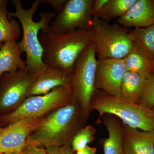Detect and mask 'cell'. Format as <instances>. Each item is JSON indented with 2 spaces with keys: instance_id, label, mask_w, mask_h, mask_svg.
<instances>
[{
  "instance_id": "obj_1",
  "label": "cell",
  "mask_w": 154,
  "mask_h": 154,
  "mask_svg": "<svg viewBox=\"0 0 154 154\" xmlns=\"http://www.w3.org/2000/svg\"><path fill=\"white\" fill-rule=\"evenodd\" d=\"M76 100L55 109L45 116L31 133L27 144L45 148L71 143L77 132L85 126L89 116Z\"/></svg>"
},
{
  "instance_id": "obj_2",
  "label": "cell",
  "mask_w": 154,
  "mask_h": 154,
  "mask_svg": "<svg viewBox=\"0 0 154 154\" xmlns=\"http://www.w3.org/2000/svg\"><path fill=\"white\" fill-rule=\"evenodd\" d=\"M12 3L16 11L14 13L7 11V15L10 19H18L22 27L23 36L22 40L18 42L20 52L26 54L27 68L33 73L38 74L47 66L42 61L43 49L38 39V32L47 30L55 14L41 11L39 21L35 22L33 19V15L41 4V1H34L27 10L23 9L20 0H13Z\"/></svg>"
},
{
  "instance_id": "obj_3",
  "label": "cell",
  "mask_w": 154,
  "mask_h": 154,
  "mask_svg": "<svg viewBox=\"0 0 154 154\" xmlns=\"http://www.w3.org/2000/svg\"><path fill=\"white\" fill-rule=\"evenodd\" d=\"M41 33L38 39L43 49V63L70 72L81 54L92 43L94 37L92 28L61 34L47 31H41Z\"/></svg>"
},
{
  "instance_id": "obj_4",
  "label": "cell",
  "mask_w": 154,
  "mask_h": 154,
  "mask_svg": "<svg viewBox=\"0 0 154 154\" xmlns=\"http://www.w3.org/2000/svg\"><path fill=\"white\" fill-rule=\"evenodd\" d=\"M90 110L98 113L97 123L105 114L118 117L127 126L146 131H154V112L141 104L122 98L111 96L100 90L94 93L90 103Z\"/></svg>"
},
{
  "instance_id": "obj_5",
  "label": "cell",
  "mask_w": 154,
  "mask_h": 154,
  "mask_svg": "<svg viewBox=\"0 0 154 154\" xmlns=\"http://www.w3.org/2000/svg\"><path fill=\"white\" fill-rule=\"evenodd\" d=\"M92 26V43L99 59H123L132 48L133 42L126 28L110 25L97 17H93Z\"/></svg>"
},
{
  "instance_id": "obj_6",
  "label": "cell",
  "mask_w": 154,
  "mask_h": 154,
  "mask_svg": "<svg viewBox=\"0 0 154 154\" xmlns=\"http://www.w3.org/2000/svg\"><path fill=\"white\" fill-rule=\"evenodd\" d=\"M74 100L71 90L65 87H58L44 95L27 97L15 110L0 119L10 124L21 119L43 118Z\"/></svg>"
},
{
  "instance_id": "obj_7",
  "label": "cell",
  "mask_w": 154,
  "mask_h": 154,
  "mask_svg": "<svg viewBox=\"0 0 154 154\" xmlns=\"http://www.w3.org/2000/svg\"><path fill=\"white\" fill-rule=\"evenodd\" d=\"M94 46L91 43L82 52L71 72L72 91L86 114L89 115L90 103L95 92V79L97 61Z\"/></svg>"
},
{
  "instance_id": "obj_8",
  "label": "cell",
  "mask_w": 154,
  "mask_h": 154,
  "mask_svg": "<svg viewBox=\"0 0 154 154\" xmlns=\"http://www.w3.org/2000/svg\"><path fill=\"white\" fill-rule=\"evenodd\" d=\"M94 2V0H67L63 8L45 31L61 34L91 29Z\"/></svg>"
},
{
  "instance_id": "obj_9",
  "label": "cell",
  "mask_w": 154,
  "mask_h": 154,
  "mask_svg": "<svg viewBox=\"0 0 154 154\" xmlns=\"http://www.w3.org/2000/svg\"><path fill=\"white\" fill-rule=\"evenodd\" d=\"M27 67L0 78V111L15 110L27 97L30 87L37 78Z\"/></svg>"
},
{
  "instance_id": "obj_10",
  "label": "cell",
  "mask_w": 154,
  "mask_h": 154,
  "mask_svg": "<svg viewBox=\"0 0 154 154\" xmlns=\"http://www.w3.org/2000/svg\"><path fill=\"white\" fill-rule=\"evenodd\" d=\"M44 117L38 119H21L1 128L0 152L8 154L23 151L30 134L36 129Z\"/></svg>"
},
{
  "instance_id": "obj_11",
  "label": "cell",
  "mask_w": 154,
  "mask_h": 154,
  "mask_svg": "<svg viewBox=\"0 0 154 154\" xmlns=\"http://www.w3.org/2000/svg\"><path fill=\"white\" fill-rule=\"evenodd\" d=\"M126 72L122 59H98L95 91L100 90L111 96L121 97L122 82Z\"/></svg>"
},
{
  "instance_id": "obj_12",
  "label": "cell",
  "mask_w": 154,
  "mask_h": 154,
  "mask_svg": "<svg viewBox=\"0 0 154 154\" xmlns=\"http://www.w3.org/2000/svg\"><path fill=\"white\" fill-rule=\"evenodd\" d=\"M60 87L72 91L71 72L57 67L47 66L37 74V78L30 87L28 97L44 95Z\"/></svg>"
},
{
  "instance_id": "obj_13",
  "label": "cell",
  "mask_w": 154,
  "mask_h": 154,
  "mask_svg": "<svg viewBox=\"0 0 154 154\" xmlns=\"http://www.w3.org/2000/svg\"><path fill=\"white\" fill-rule=\"evenodd\" d=\"M122 129L123 154H154V131L141 130L123 124Z\"/></svg>"
},
{
  "instance_id": "obj_14",
  "label": "cell",
  "mask_w": 154,
  "mask_h": 154,
  "mask_svg": "<svg viewBox=\"0 0 154 154\" xmlns=\"http://www.w3.org/2000/svg\"><path fill=\"white\" fill-rule=\"evenodd\" d=\"M118 22L125 28H146L153 25L154 0H136L119 18Z\"/></svg>"
},
{
  "instance_id": "obj_15",
  "label": "cell",
  "mask_w": 154,
  "mask_h": 154,
  "mask_svg": "<svg viewBox=\"0 0 154 154\" xmlns=\"http://www.w3.org/2000/svg\"><path fill=\"white\" fill-rule=\"evenodd\" d=\"M102 121L108 132V137L103 142L104 154H123V129L121 120L111 114L102 116Z\"/></svg>"
},
{
  "instance_id": "obj_16",
  "label": "cell",
  "mask_w": 154,
  "mask_h": 154,
  "mask_svg": "<svg viewBox=\"0 0 154 154\" xmlns=\"http://www.w3.org/2000/svg\"><path fill=\"white\" fill-rule=\"evenodd\" d=\"M126 71L133 72L147 79L152 73L153 60L137 43L122 59Z\"/></svg>"
},
{
  "instance_id": "obj_17",
  "label": "cell",
  "mask_w": 154,
  "mask_h": 154,
  "mask_svg": "<svg viewBox=\"0 0 154 154\" xmlns=\"http://www.w3.org/2000/svg\"><path fill=\"white\" fill-rule=\"evenodd\" d=\"M18 43L7 42L0 48V78L6 73H13L27 68L26 62L21 57Z\"/></svg>"
},
{
  "instance_id": "obj_18",
  "label": "cell",
  "mask_w": 154,
  "mask_h": 154,
  "mask_svg": "<svg viewBox=\"0 0 154 154\" xmlns=\"http://www.w3.org/2000/svg\"><path fill=\"white\" fill-rule=\"evenodd\" d=\"M147 85V79L133 72L127 71L121 86V97L140 104Z\"/></svg>"
},
{
  "instance_id": "obj_19",
  "label": "cell",
  "mask_w": 154,
  "mask_h": 154,
  "mask_svg": "<svg viewBox=\"0 0 154 154\" xmlns=\"http://www.w3.org/2000/svg\"><path fill=\"white\" fill-rule=\"evenodd\" d=\"M8 3L5 0L0 8V43L16 41L22 36L20 23L15 19H9L7 15Z\"/></svg>"
},
{
  "instance_id": "obj_20",
  "label": "cell",
  "mask_w": 154,
  "mask_h": 154,
  "mask_svg": "<svg viewBox=\"0 0 154 154\" xmlns=\"http://www.w3.org/2000/svg\"><path fill=\"white\" fill-rule=\"evenodd\" d=\"M128 36L154 60V24L146 28H136L130 30Z\"/></svg>"
},
{
  "instance_id": "obj_21",
  "label": "cell",
  "mask_w": 154,
  "mask_h": 154,
  "mask_svg": "<svg viewBox=\"0 0 154 154\" xmlns=\"http://www.w3.org/2000/svg\"><path fill=\"white\" fill-rule=\"evenodd\" d=\"M136 0H108L97 17L109 21L123 16Z\"/></svg>"
},
{
  "instance_id": "obj_22",
  "label": "cell",
  "mask_w": 154,
  "mask_h": 154,
  "mask_svg": "<svg viewBox=\"0 0 154 154\" xmlns=\"http://www.w3.org/2000/svg\"><path fill=\"white\" fill-rule=\"evenodd\" d=\"M96 132V128L92 125L85 126L80 129L72 140L73 150L76 152L88 146L94 140Z\"/></svg>"
},
{
  "instance_id": "obj_23",
  "label": "cell",
  "mask_w": 154,
  "mask_h": 154,
  "mask_svg": "<svg viewBox=\"0 0 154 154\" xmlns=\"http://www.w3.org/2000/svg\"><path fill=\"white\" fill-rule=\"evenodd\" d=\"M140 104L150 109L154 107V73L147 79L146 87Z\"/></svg>"
},
{
  "instance_id": "obj_24",
  "label": "cell",
  "mask_w": 154,
  "mask_h": 154,
  "mask_svg": "<svg viewBox=\"0 0 154 154\" xmlns=\"http://www.w3.org/2000/svg\"><path fill=\"white\" fill-rule=\"evenodd\" d=\"M48 154H75L71 143L60 146H48L45 148Z\"/></svg>"
},
{
  "instance_id": "obj_25",
  "label": "cell",
  "mask_w": 154,
  "mask_h": 154,
  "mask_svg": "<svg viewBox=\"0 0 154 154\" xmlns=\"http://www.w3.org/2000/svg\"><path fill=\"white\" fill-rule=\"evenodd\" d=\"M42 3H45L50 5L53 9L59 14L63 8L67 0H42Z\"/></svg>"
},
{
  "instance_id": "obj_26",
  "label": "cell",
  "mask_w": 154,
  "mask_h": 154,
  "mask_svg": "<svg viewBox=\"0 0 154 154\" xmlns=\"http://www.w3.org/2000/svg\"><path fill=\"white\" fill-rule=\"evenodd\" d=\"M24 151L26 154H48L44 147L32 145H26Z\"/></svg>"
},
{
  "instance_id": "obj_27",
  "label": "cell",
  "mask_w": 154,
  "mask_h": 154,
  "mask_svg": "<svg viewBox=\"0 0 154 154\" xmlns=\"http://www.w3.org/2000/svg\"><path fill=\"white\" fill-rule=\"evenodd\" d=\"M108 0H95L92 8L93 17H98Z\"/></svg>"
},
{
  "instance_id": "obj_28",
  "label": "cell",
  "mask_w": 154,
  "mask_h": 154,
  "mask_svg": "<svg viewBox=\"0 0 154 154\" xmlns=\"http://www.w3.org/2000/svg\"><path fill=\"white\" fill-rule=\"evenodd\" d=\"M97 151V149L95 147L86 146L85 148L76 152L75 154H95Z\"/></svg>"
},
{
  "instance_id": "obj_29",
  "label": "cell",
  "mask_w": 154,
  "mask_h": 154,
  "mask_svg": "<svg viewBox=\"0 0 154 154\" xmlns=\"http://www.w3.org/2000/svg\"><path fill=\"white\" fill-rule=\"evenodd\" d=\"M8 154H25V152L23 151L19 152L17 153H10Z\"/></svg>"
},
{
  "instance_id": "obj_30",
  "label": "cell",
  "mask_w": 154,
  "mask_h": 154,
  "mask_svg": "<svg viewBox=\"0 0 154 154\" xmlns=\"http://www.w3.org/2000/svg\"><path fill=\"white\" fill-rule=\"evenodd\" d=\"M5 0H0V8H1V6L5 2Z\"/></svg>"
},
{
  "instance_id": "obj_31",
  "label": "cell",
  "mask_w": 154,
  "mask_h": 154,
  "mask_svg": "<svg viewBox=\"0 0 154 154\" xmlns=\"http://www.w3.org/2000/svg\"><path fill=\"white\" fill-rule=\"evenodd\" d=\"M152 73H154V60L153 61V67Z\"/></svg>"
},
{
  "instance_id": "obj_32",
  "label": "cell",
  "mask_w": 154,
  "mask_h": 154,
  "mask_svg": "<svg viewBox=\"0 0 154 154\" xmlns=\"http://www.w3.org/2000/svg\"><path fill=\"white\" fill-rule=\"evenodd\" d=\"M3 44V43H0V48L2 47V45Z\"/></svg>"
},
{
  "instance_id": "obj_33",
  "label": "cell",
  "mask_w": 154,
  "mask_h": 154,
  "mask_svg": "<svg viewBox=\"0 0 154 154\" xmlns=\"http://www.w3.org/2000/svg\"><path fill=\"white\" fill-rule=\"evenodd\" d=\"M0 154H4L2 153L1 152H0Z\"/></svg>"
},
{
  "instance_id": "obj_34",
  "label": "cell",
  "mask_w": 154,
  "mask_h": 154,
  "mask_svg": "<svg viewBox=\"0 0 154 154\" xmlns=\"http://www.w3.org/2000/svg\"><path fill=\"white\" fill-rule=\"evenodd\" d=\"M152 110H153V111H154V107H153V108H152Z\"/></svg>"
},
{
  "instance_id": "obj_35",
  "label": "cell",
  "mask_w": 154,
  "mask_h": 154,
  "mask_svg": "<svg viewBox=\"0 0 154 154\" xmlns=\"http://www.w3.org/2000/svg\"><path fill=\"white\" fill-rule=\"evenodd\" d=\"M1 128H0V131H1Z\"/></svg>"
}]
</instances>
